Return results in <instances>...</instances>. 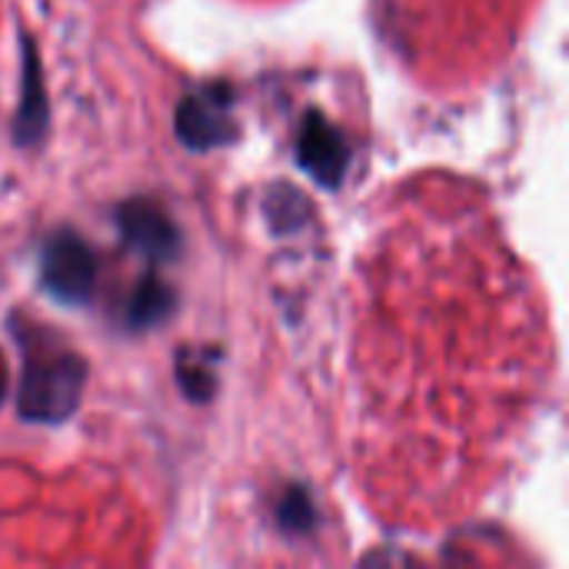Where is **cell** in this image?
I'll return each instance as SVG.
<instances>
[{
    "instance_id": "cell-4",
    "label": "cell",
    "mask_w": 569,
    "mask_h": 569,
    "mask_svg": "<svg viewBox=\"0 0 569 569\" xmlns=\"http://www.w3.org/2000/svg\"><path fill=\"white\" fill-rule=\"evenodd\" d=\"M117 233L127 247H133L150 267L173 263L183 250V233L173 217L150 197H130L113 210Z\"/></svg>"
},
{
    "instance_id": "cell-1",
    "label": "cell",
    "mask_w": 569,
    "mask_h": 569,
    "mask_svg": "<svg viewBox=\"0 0 569 569\" xmlns=\"http://www.w3.org/2000/svg\"><path fill=\"white\" fill-rule=\"evenodd\" d=\"M17 340L23 353V370L17 387L20 420L43 423V427L67 423L83 400L87 360L37 327L17 330Z\"/></svg>"
},
{
    "instance_id": "cell-9",
    "label": "cell",
    "mask_w": 569,
    "mask_h": 569,
    "mask_svg": "<svg viewBox=\"0 0 569 569\" xmlns=\"http://www.w3.org/2000/svg\"><path fill=\"white\" fill-rule=\"evenodd\" d=\"M320 523V510L310 497L307 487L293 483L280 493L277 500V527L287 533V537H310Z\"/></svg>"
},
{
    "instance_id": "cell-5",
    "label": "cell",
    "mask_w": 569,
    "mask_h": 569,
    "mask_svg": "<svg viewBox=\"0 0 569 569\" xmlns=\"http://www.w3.org/2000/svg\"><path fill=\"white\" fill-rule=\"evenodd\" d=\"M353 150L337 123H330L320 110H307L297 133V163L310 173V180L323 190H340L350 170Z\"/></svg>"
},
{
    "instance_id": "cell-7",
    "label": "cell",
    "mask_w": 569,
    "mask_h": 569,
    "mask_svg": "<svg viewBox=\"0 0 569 569\" xmlns=\"http://www.w3.org/2000/svg\"><path fill=\"white\" fill-rule=\"evenodd\" d=\"M173 307H177L173 287L163 283V280L157 277V270L150 267V270L137 280V287L130 290V297H127V303H123V327H127L130 333L153 330V327H160V323L173 313Z\"/></svg>"
},
{
    "instance_id": "cell-10",
    "label": "cell",
    "mask_w": 569,
    "mask_h": 569,
    "mask_svg": "<svg viewBox=\"0 0 569 569\" xmlns=\"http://www.w3.org/2000/svg\"><path fill=\"white\" fill-rule=\"evenodd\" d=\"M263 213L270 220V227L277 233H293L303 227V217H307V200L300 197L297 187L290 183H280L267 200H263Z\"/></svg>"
},
{
    "instance_id": "cell-11",
    "label": "cell",
    "mask_w": 569,
    "mask_h": 569,
    "mask_svg": "<svg viewBox=\"0 0 569 569\" xmlns=\"http://www.w3.org/2000/svg\"><path fill=\"white\" fill-rule=\"evenodd\" d=\"M3 393H7V370H3V360H0V403H3Z\"/></svg>"
},
{
    "instance_id": "cell-2",
    "label": "cell",
    "mask_w": 569,
    "mask_h": 569,
    "mask_svg": "<svg viewBox=\"0 0 569 569\" xmlns=\"http://www.w3.org/2000/svg\"><path fill=\"white\" fill-rule=\"evenodd\" d=\"M233 103L237 93L230 83L213 80V83H200L193 87L173 113V133L187 150L207 153L217 147H227L240 137L237 117H233Z\"/></svg>"
},
{
    "instance_id": "cell-8",
    "label": "cell",
    "mask_w": 569,
    "mask_h": 569,
    "mask_svg": "<svg viewBox=\"0 0 569 569\" xmlns=\"http://www.w3.org/2000/svg\"><path fill=\"white\" fill-rule=\"evenodd\" d=\"M217 353H190V350H180L177 353V367H173V377L183 390V397L190 403H210L213 393H217Z\"/></svg>"
},
{
    "instance_id": "cell-6",
    "label": "cell",
    "mask_w": 569,
    "mask_h": 569,
    "mask_svg": "<svg viewBox=\"0 0 569 569\" xmlns=\"http://www.w3.org/2000/svg\"><path fill=\"white\" fill-rule=\"evenodd\" d=\"M50 127V100L43 87L40 50L30 33H20V103L13 117V140L17 147H40Z\"/></svg>"
},
{
    "instance_id": "cell-3",
    "label": "cell",
    "mask_w": 569,
    "mask_h": 569,
    "mask_svg": "<svg viewBox=\"0 0 569 569\" xmlns=\"http://www.w3.org/2000/svg\"><path fill=\"white\" fill-rule=\"evenodd\" d=\"M40 287L60 307H83L97 287V253L70 227L50 233L40 247Z\"/></svg>"
}]
</instances>
